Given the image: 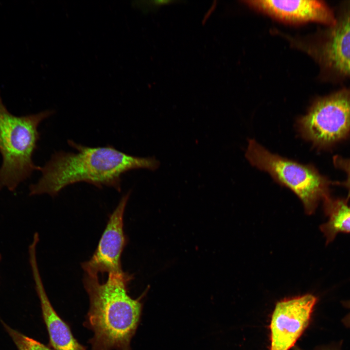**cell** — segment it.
<instances>
[{
    "label": "cell",
    "instance_id": "obj_1",
    "mask_svg": "<svg viewBox=\"0 0 350 350\" xmlns=\"http://www.w3.org/2000/svg\"><path fill=\"white\" fill-rule=\"evenodd\" d=\"M76 152H55L39 171L41 176L29 187L31 195L48 194L54 196L66 186L85 182L97 188L121 190V176L129 170H155L159 162L154 158L132 156L111 145L91 147L69 140Z\"/></svg>",
    "mask_w": 350,
    "mask_h": 350
},
{
    "label": "cell",
    "instance_id": "obj_2",
    "mask_svg": "<svg viewBox=\"0 0 350 350\" xmlns=\"http://www.w3.org/2000/svg\"><path fill=\"white\" fill-rule=\"evenodd\" d=\"M131 279L123 271L111 272L101 283L98 276L84 273L83 282L89 300L84 324L93 333L88 342L92 350H131L141 304L140 298L133 299L127 293Z\"/></svg>",
    "mask_w": 350,
    "mask_h": 350
},
{
    "label": "cell",
    "instance_id": "obj_3",
    "mask_svg": "<svg viewBox=\"0 0 350 350\" xmlns=\"http://www.w3.org/2000/svg\"><path fill=\"white\" fill-rule=\"evenodd\" d=\"M46 110L25 116L11 114L2 102L0 90V190L15 191L19 185L40 170L32 157L39 139L40 123L53 114Z\"/></svg>",
    "mask_w": 350,
    "mask_h": 350
},
{
    "label": "cell",
    "instance_id": "obj_4",
    "mask_svg": "<svg viewBox=\"0 0 350 350\" xmlns=\"http://www.w3.org/2000/svg\"><path fill=\"white\" fill-rule=\"evenodd\" d=\"M245 155L251 164L294 192L308 214L315 212L320 201L331 196L330 186L334 182L312 164H302L272 153L253 139L249 140Z\"/></svg>",
    "mask_w": 350,
    "mask_h": 350
},
{
    "label": "cell",
    "instance_id": "obj_5",
    "mask_svg": "<svg viewBox=\"0 0 350 350\" xmlns=\"http://www.w3.org/2000/svg\"><path fill=\"white\" fill-rule=\"evenodd\" d=\"M301 136L318 150H329L350 137V88L319 97L299 118Z\"/></svg>",
    "mask_w": 350,
    "mask_h": 350
},
{
    "label": "cell",
    "instance_id": "obj_6",
    "mask_svg": "<svg viewBox=\"0 0 350 350\" xmlns=\"http://www.w3.org/2000/svg\"><path fill=\"white\" fill-rule=\"evenodd\" d=\"M335 13L334 24L318 31L301 46L318 63L323 78L334 83L349 77L350 0L343 1Z\"/></svg>",
    "mask_w": 350,
    "mask_h": 350
},
{
    "label": "cell",
    "instance_id": "obj_7",
    "mask_svg": "<svg viewBox=\"0 0 350 350\" xmlns=\"http://www.w3.org/2000/svg\"><path fill=\"white\" fill-rule=\"evenodd\" d=\"M317 298L311 294L278 302L270 329V350H289L308 326Z\"/></svg>",
    "mask_w": 350,
    "mask_h": 350
},
{
    "label": "cell",
    "instance_id": "obj_8",
    "mask_svg": "<svg viewBox=\"0 0 350 350\" xmlns=\"http://www.w3.org/2000/svg\"><path fill=\"white\" fill-rule=\"evenodd\" d=\"M130 192L124 195L110 215L106 227L91 258L82 263L84 273L98 276L100 273L121 272V255L125 245L123 216Z\"/></svg>",
    "mask_w": 350,
    "mask_h": 350
},
{
    "label": "cell",
    "instance_id": "obj_9",
    "mask_svg": "<svg viewBox=\"0 0 350 350\" xmlns=\"http://www.w3.org/2000/svg\"><path fill=\"white\" fill-rule=\"evenodd\" d=\"M245 4L277 20L292 24H334L335 12L322 0H245Z\"/></svg>",
    "mask_w": 350,
    "mask_h": 350
},
{
    "label": "cell",
    "instance_id": "obj_10",
    "mask_svg": "<svg viewBox=\"0 0 350 350\" xmlns=\"http://www.w3.org/2000/svg\"><path fill=\"white\" fill-rule=\"evenodd\" d=\"M35 248V245L29 247V261L50 345L53 350H86L73 336L69 326L57 314L48 298L38 268Z\"/></svg>",
    "mask_w": 350,
    "mask_h": 350
},
{
    "label": "cell",
    "instance_id": "obj_11",
    "mask_svg": "<svg viewBox=\"0 0 350 350\" xmlns=\"http://www.w3.org/2000/svg\"><path fill=\"white\" fill-rule=\"evenodd\" d=\"M323 208L328 221L320 227L326 239V244L332 242L340 232L350 233V206L346 198L331 196L323 201Z\"/></svg>",
    "mask_w": 350,
    "mask_h": 350
},
{
    "label": "cell",
    "instance_id": "obj_12",
    "mask_svg": "<svg viewBox=\"0 0 350 350\" xmlns=\"http://www.w3.org/2000/svg\"><path fill=\"white\" fill-rule=\"evenodd\" d=\"M1 322L18 350H53L40 342L11 328L2 320Z\"/></svg>",
    "mask_w": 350,
    "mask_h": 350
},
{
    "label": "cell",
    "instance_id": "obj_13",
    "mask_svg": "<svg viewBox=\"0 0 350 350\" xmlns=\"http://www.w3.org/2000/svg\"><path fill=\"white\" fill-rule=\"evenodd\" d=\"M332 162L335 168L342 170L346 174L345 180L334 182V185L345 187L348 191V196L346 198L349 201L350 198V158H345L339 155H335L332 158Z\"/></svg>",
    "mask_w": 350,
    "mask_h": 350
},
{
    "label": "cell",
    "instance_id": "obj_14",
    "mask_svg": "<svg viewBox=\"0 0 350 350\" xmlns=\"http://www.w3.org/2000/svg\"><path fill=\"white\" fill-rule=\"evenodd\" d=\"M144 3V4L141 3L140 4L142 5L141 7L142 8L144 11H148L150 10H152V9H156V8H158L159 6L161 5H163L165 4H170L173 2H175V1H172V0H149V1H142Z\"/></svg>",
    "mask_w": 350,
    "mask_h": 350
},
{
    "label": "cell",
    "instance_id": "obj_15",
    "mask_svg": "<svg viewBox=\"0 0 350 350\" xmlns=\"http://www.w3.org/2000/svg\"><path fill=\"white\" fill-rule=\"evenodd\" d=\"M343 304L347 308L350 309V300L344 301ZM342 322L345 326L350 328V312L343 318Z\"/></svg>",
    "mask_w": 350,
    "mask_h": 350
},
{
    "label": "cell",
    "instance_id": "obj_16",
    "mask_svg": "<svg viewBox=\"0 0 350 350\" xmlns=\"http://www.w3.org/2000/svg\"><path fill=\"white\" fill-rule=\"evenodd\" d=\"M296 350H300L298 349H296ZM324 350H339L337 349L334 348H331L327 349H325Z\"/></svg>",
    "mask_w": 350,
    "mask_h": 350
},
{
    "label": "cell",
    "instance_id": "obj_17",
    "mask_svg": "<svg viewBox=\"0 0 350 350\" xmlns=\"http://www.w3.org/2000/svg\"><path fill=\"white\" fill-rule=\"evenodd\" d=\"M349 77H350V71Z\"/></svg>",
    "mask_w": 350,
    "mask_h": 350
},
{
    "label": "cell",
    "instance_id": "obj_18",
    "mask_svg": "<svg viewBox=\"0 0 350 350\" xmlns=\"http://www.w3.org/2000/svg\"></svg>",
    "mask_w": 350,
    "mask_h": 350
}]
</instances>
